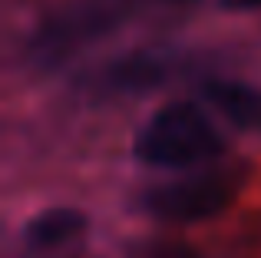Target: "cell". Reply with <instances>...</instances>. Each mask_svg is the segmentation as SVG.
<instances>
[{
  "label": "cell",
  "mask_w": 261,
  "mask_h": 258,
  "mask_svg": "<svg viewBox=\"0 0 261 258\" xmlns=\"http://www.w3.org/2000/svg\"><path fill=\"white\" fill-rule=\"evenodd\" d=\"M86 228V215L80 209L70 205H57L46 209V212L33 215L23 225V242L33 248V252H50V248H63L70 245L73 239H80Z\"/></svg>",
  "instance_id": "4"
},
{
  "label": "cell",
  "mask_w": 261,
  "mask_h": 258,
  "mask_svg": "<svg viewBox=\"0 0 261 258\" xmlns=\"http://www.w3.org/2000/svg\"><path fill=\"white\" fill-rule=\"evenodd\" d=\"M238 189H242L238 169H202L185 179L149 189L142 195V209L169 225H195L222 215L235 202Z\"/></svg>",
  "instance_id": "2"
},
{
  "label": "cell",
  "mask_w": 261,
  "mask_h": 258,
  "mask_svg": "<svg viewBox=\"0 0 261 258\" xmlns=\"http://www.w3.org/2000/svg\"><path fill=\"white\" fill-rule=\"evenodd\" d=\"M205 106L242 133H261V86L245 80H208L202 86Z\"/></svg>",
  "instance_id": "3"
},
{
  "label": "cell",
  "mask_w": 261,
  "mask_h": 258,
  "mask_svg": "<svg viewBox=\"0 0 261 258\" xmlns=\"http://www.w3.org/2000/svg\"><path fill=\"white\" fill-rule=\"evenodd\" d=\"M218 7L231 13H248V10H261V0H218Z\"/></svg>",
  "instance_id": "5"
},
{
  "label": "cell",
  "mask_w": 261,
  "mask_h": 258,
  "mask_svg": "<svg viewBox=\"0 0 261 258\" xmlns=\"http://www.w3.org/2000/svg\"><path fill=\"white\" fill-rule=\"evenodd\" d=\"M133 152L152 169H202L225 152V139L205 106L172 99L159 106L136 133Z\"/></svg>",
  "instance_id": "1"
}]
</instances>
